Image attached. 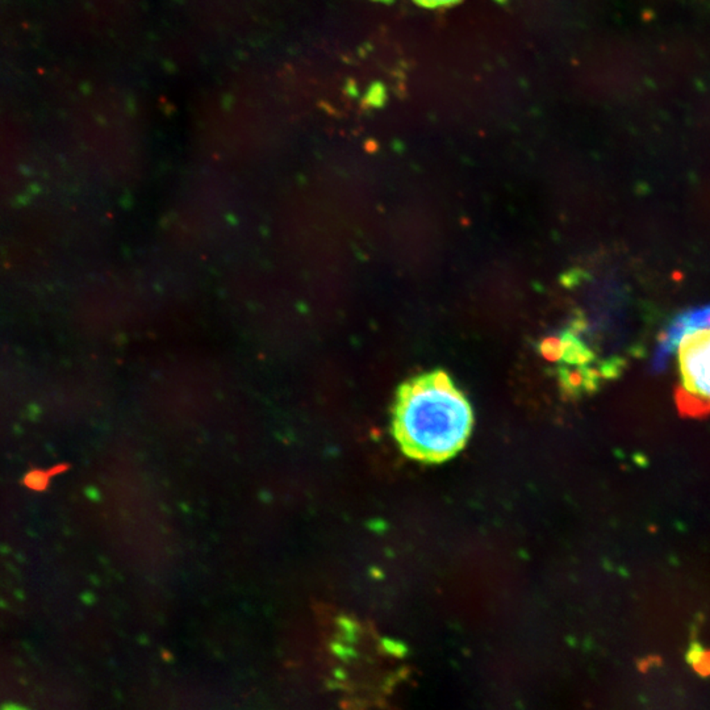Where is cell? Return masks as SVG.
<instances>
[{
    "label": "cell",
    "instance_id": "7a4b0ae2",
    "mask_svg": "<svg viewBox=\"0 0 710 710\" xmlns=\"http://www.w3.org/2000/svg\"><path fill=\"white\" fill-rule=\"evenodd\" d=\"M677 358L686 392L710 403V328L684 335L679 342Z\"/></svg>",
    "mask_w": 710,
    "mask_h": 710
},
{
    "label": "cell",
    "instance_id": "277c9868",
    "mask_svg": "<svg viewBox=\"0 0 710 710\" xmlns=\"http://www.w3.org/2000/svg\"><path fill=\"white\" fill-rule=\"evenodd\" d=\"M417 4L420 6H424V7H429V8H436V7H443V6H450V4H454L457 3L458 0H414Z\"/></svg>",
    "mask_w": 710,
    "mask_h": 710
},
{
    "label": "cell",
    "instance_id": "3957f363",
    "mask_svg": "<svg viewBox=\"0 0 710 710\" xmlns=\"http://www.w3.org/2000/svg\"><path fill=\"white\" fill-rule=\"evenodd\" d=\"M24 484L33 491H44L49 484V473L44 471H31L25 475Z\"/></svg>",
    "mask_w": 710,
    "mask_h": 710
},
{
    "label": "cell",
    "instance_id": "6da1fadb",
    "mask_svg": "<svg viewBox=\"0 0 710 710\" xmlns=\"http://www.w3.org/2000/svg\"><path fill=\"white\" fill-rule=\"evenodd\" d=\"M473 425L470 401L442 370L413 376L396 391L392 432L412 459L448 461L463 449Z\"/></svg>",
    "mask_w": 710,
    "mask_h": 710
}]
</instances>
